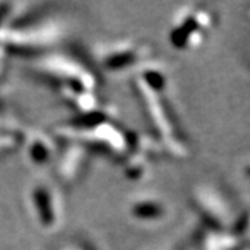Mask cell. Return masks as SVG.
<instances>
[{"label": "cell", "instance_id": "6da1fadb", "mask_svg": "<svg viewBox=\"0 0 250 250\" xmlns=\"http://www.w3.org/2000/svg\"><path fill=\"white\" fill-rule=\"evenodd\" d=\"M136 90L143 102L146 114L152 121L156 135L160 138L161 146L177 154H184V145L174 124L168 106L163 93L166 90V75L157 67L143 70L141 78L136 81Z\"/></svg>", "mask_w": 250, "mask_h": 250}, {"label": "cell", "instance_id": "7a4b0ae2", "mask_svg": "<svg viewBox=\"0 0 250 250\" xmlns=\"http://www.w3.org/2000/svg\"><path fill=\"white\" fill-rule=\"evenodd\" d=\"M60 32V25L52 20L31 21L29 24L25 22L0 29V45L17 50L36 52L57 42Z\"/></svg>", "mask_w": 250, "mask_h": 250}, {"label": "cell", "instance_id": "3957f363", "mask_svg": "<svg viewBox=\"0 0 250 250\" xmlns=\"http://www.w3.org/2000/svg\"><path fill=\"white\" fill-rule=\"evenodd\" d=\"M214 16L210 10L193 6L185 9L170 31L171 45L179 50H193L206 41L210 29L214 27Z\"/></svg>", "mask_w": 250, "mask_h": 250}, {"label": "cell", "instance_id": "277c9868", "mask_svg": "<svg viewBox=\"0 0 250 250\" xmlns=\"http://www.w3.org/2000/svg\"><path fill=\"white\" fill-rule=\"evenodd\" d=\"M152 47L135 42H124L104 47L99 60L104 70L110 72H121L132 68L145 67L152 59Z\"/></svg>", "mask_w": 250, "mask_h": 250}, {"label": "cell", "instance_id": "5b68a950", "mask_svg": "<svg viewBox=\"0 0 250 250\" xmlns=\"http://www.w3.org/2000/svg\"><path fill=\"white\" fill-rule=\"evenodd\" d=\"M192 200L205 221L206 228L228 232V228L233 225L229 206L217 190L210 187L196 188Z\"/></svg>", "mask_w": 250, "mask_h": 250}, {"label": "cell", "instance_id": "8992f818", "mask_svg": "<svg viewBox=\"0 0 250 250\" xmlns=\"http://www.w3.org/2000/svg\"><path fill=\"white\" fill-rule=\"evenodd\" d=\"M31 205L36 218L46 231H54L62 224V207L59 193L47 182H36L31 188Z\"/></svg>", "mask_w": 250, "mask_h": 250}, {"label": "cell", "instance_id": "52a82bcc", "mask_svg": "<svg viewBox=\"0 0 250 250\" xmlns=\"http://www.w3.org/2000/svg\"><path fill=\"white\" fill-rule=\"evenodd\" d=\"M86 161V149L78 143L65 141L60 154L56 157V171L59 178L65 184H72L80 178Z\"/></svg>", "mask_w": 250, "mask_h": 250}, {"label": "cell", "instance_id": "ba28073f", "mask_svg": "<svg viewBox=\"0 0 250 250\" xmlns=\"http://www.w3.org/2000/svg\"><path fill=\"white\" fill-rule=\"evenodd\" d=\"M22 145L25 146L28 159L35 166H45L57 154L52 139L43 132H28L22 136Z\"/></svg>", "mask_w": 250, "mask_h": 250}, {"label": "cell", "instance_id": "9c48e42d", "mask_svg": "<svg viewBox=\"0 0 250 250\" xmlns=\"http://www.w3.org/2000/svg\"><path fill=\"white\" fill-rule=\"evenodd\" d=\"M129 214L131 217L145 224L160 223L161 220L167 214L166 205L160 199L156 197L145 196L136 199L129 207Z\"/></svg>", "mask_w": 250, "mask_h": 250}, {"label": "cell", "instance_id": "30bf717a", "mask_svg": "<svg viewBox=\"0 0 250 250\" xmlns=\"http://www.w3.org/2000/svg\"><path fill=\"white\" fill-rule=\"evenodd\" d=\"M239 242L231 232H221L210 228H203L197 233V250H238Z\"/></svg>", "mask_w": 250, "mask_h": 250}, {"label": "cell", "instance_id": "8fae6325", "mask_svg": "<svg viewBox=\"0 0 250 250\" xmlns=\"http://www.w3.org/2000/svg\"><path fill=\"white\" fill-rule=\"evenodd\" d=\"M4 126H3V123H1V117H0V129H3Z\"/></svg>", "mask_w": 250, "mask_h": 250}]
</instances>
